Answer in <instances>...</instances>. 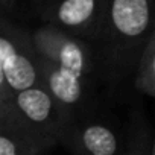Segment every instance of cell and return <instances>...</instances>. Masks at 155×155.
Wrapping results in <instances>:
<instances>
[{
    "label": "cell",
    "mask_w": 155,
    "mask_h": 155,
    "mask_svg": "<svg viewBox=\"0 0 155 155\" xmlns=\"http://www.w3.org/2000/svg\"><path fill=\"white\" fill-rule=\"evenodd\" d=\"M29 38L37 58L81 76L93 85L104 78L99 53L84 40L53 26L40 28Z\"/></svg>",
    "instance_id": "obj_1"
},
{
    "label": "cell",
    "mask_w": 155,
    "mask_h": 155,
    "mask_svg": "<svg viewBox=\"0 0 155 155\" xmlns=\"http://www.w3.org/2000/svg\"><path fill=\"white\" fill-rule=\"evenodd\" d=\"M12 105L31 131L52 138L56 144L68 123L73 122L41 84L14 93Z\"/></svg>",
    "instance_id": "obj_2"
},
{
    "label": "cell",
    "mask_w": 155,
    "mask_h": 155,
    "mask_svg": "<svg viewBox=\"0 0 155 155\" xmlns=\"http://www.w3.org/2000/svg\"><path fill=\"white\" fill-rule=\"evenodd\" d=\"M0 68L12 93L40 84L37 56L28 34L0 21Z\"/></svg>",
    "instance_id": "obj_3"
},
{
    "label": "cell",
    "mask_w": 155,
    "mask_h": 155,
    "mask_svg": "<svg viewBox=\"0 0 155 155\" xmlns=\"http://www.w3.org/2000/svg\"><path fill=\"white\" fill-rule=\"evenodd\" d=\"M59 143L73 155H120L125 134L110 120L82 116L68 123Z\"/></svg>",
    "instance_id": "obj_4"
},
{
    "label": "cell",
    "mask_w": 155,
    "mask_h": 155,
    "mask_svg": "<svg viewBox=\"0 0 155 155\" xmlns=\"http://www.w3.org/2000/svg\"><path fill=\"white\" fill-rule=\"evenodd\" d=\"M37 70L40 84L49 91V94L71 120L87 116V105L94 87L93 84L81 76L59 68L40 58H37Z\"/></svg>",
    "instance_id": "obj_5"
},
{
    "label": "cell",
    "mask_w": 155,
    "mask_h": 155,
    "mask_svg": "<svg viewBox=\"0 0 155 155\" xmlns=\"http://www.w3.org/2000/svg\"><path fill=\"white\" fill-rule=\"evenodd\" d=\"M104 15L101 0H61L50 14V26L81 40L99 38Z\"/></svg>",
    "instance_id": "obj_6"
},
{
    "label": "cell",
    "mask_w": 155,
    "mask_h": 155,
    "mask_svg": "<svg viewBox=\"0 0 155 155\" xmlns=\"http://www.w3.org/2000/svg\"><path fill=\"white\" fill-rule=\"evenodd\" d=\"M55 144L35 132L0 128V155H41Z\"/></svg>",
    "instance_id": "obj_7"
},
{
    "label": "cell",
    "mask_w": 155,
    "mask_h": 155,
    "mask_svg": "<svg viewBox=\"0 0 155 155\" xmlns=\"http://www.w3.org/2000/svg\"><path fill=\"white\" fill-rule=\"evenodd\" d=\"M134 88L146 97L155 96V37H147L132 70Z\"/></svg>",
    "instance_id": "obj_8"
},
{
    "label": "cell",
    "mask_w": 155,
    "mask_h": 155,
    "mask_svg": "<svg viewBox=\"0 0 155 155\" xmlns=\"http://www.w3.org/2000/svg\"><path fill=\"white\" fill-rule=\"evenodd\" d=\"M120 155H155V143L150 128L141 117H135L134 125L125 134V144Z\"/></svg>",
    "instance_id": "obj_9"
},
{
    "label": "cell",
    "mask_w": 155,
    "mask_h": 155,
    "mask_svg": "<svg viewBox=\"0 0 155 155\" xmlns=\"http://www.w3.org/2000/svg\"><path fill=\"white\" fill-rule=\"evenodd\" d=\"M3 2H5V0H0V5H2V3H3Z\"/></svg>",
    "instance_id": "obj_10"
},
{
    "label": "cell",
    "mask_w": 155,
    "mask_h": 155,
    "mask_svg": "<svg viewBox=\"0 0 155 155\" xmlns=\"http://www.w3.org/2000/svg\"><path fill=\"white\" fill-rule=\"evenodd\" d=\"M5 2H6V0H5Z\"/></svg>",
    "instance_id": "obj_11"
}]
</instances>
